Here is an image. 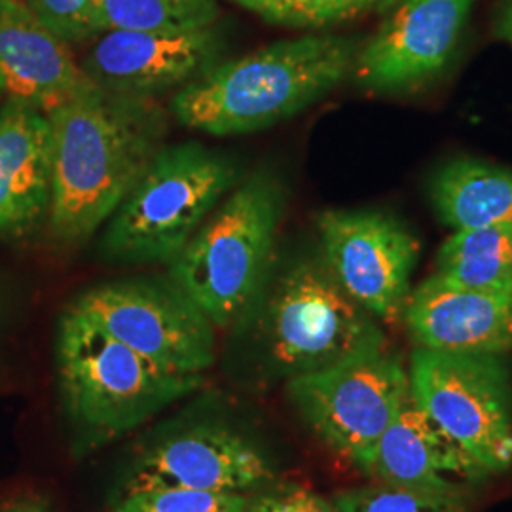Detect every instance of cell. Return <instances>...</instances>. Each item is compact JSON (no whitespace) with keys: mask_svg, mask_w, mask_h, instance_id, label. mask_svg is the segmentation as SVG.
<instances>
[{"mask_svg":"<svg viewBox=\"0 0 512 512\" xmlns=\"http://www.w3.org/2000/svg\"><path fill=\"white\" fill-rule=\"evenodd\" d=\"M46 114L52 128L50 232L63 245H80L109 222L162 148V112L150 99L93 86Z\"/></svg>","mask_w":512,"mask_h":512,"instance_id":"cell-1","label":"cell"},{"mask_svg":"<svg viewBox=\"0 0 512 512\" xmlns=\"http://www.w3.org/2000/svg\"><path fill=\"white\" fill-rule=\"evenodd\" d=\"M359 44L304 35L209 67L173 95L171 114L211 137L272 128L308 109L353 73Z\"/></svg>","mask_w":512,"mask_h":512,"instance_id":"cell-2","label":"cell"},{"mask_svg":"<svg viewBox=\"0 0 512 512\" xmlns=\"http://www.w3.org/2000/svg\"><path fill=\"white\" fill-rule=\"evenodd\" d=\"M283 217V190L258 173L236 184L169 262V279L217 330L247 321L266 293Z\"/></svg>","mask_w":512,"mask_h":512,"instance_id":"cell-3","label":"cell"},{"mask_svg":"<svg viewBox=\"0 0 512 512\" xmlns=\"http://www.w3.org/2000/svg\"><path fill=\"white\" fill-rule=\"evenodd\" d=\"M55 355L65 410L88 446L126 435L203 385V374L152 365L73 304L59 321Z\"/></svg>","mask_w":512,"mask_h":512,"instance_id":"cell-4","label":"cell"},{"mask_svg":"<svg viewBox=\"0 0 512 512\" xmlns=\"http://www.w3.org/2000/svg\"><path fill=\"white\" fill-rule=\"evenodd\" d=\"M236 164L200 143L162 147L112 213L101 249L120 262H171L238 184Z\"/></svg>","mask_w":512,"mask_h":512,"instance_id":"cell-5","label":"cell"},{"mask_svg":"<svg viewBox=\"0 0 512 512\" xmlns=\"http://www.w3.org/2000/svg\"><path fill=\"white\" fill-rule=\"evenodd\" d=\"M258 310L268 361L285 378L387 344L380 323L340 287L321 253L289 264Z\"/></svg>","mask_w":512,"mask_h":512,"instance_id":"cell-6","label":"cell"},{"mask_svg":"<svg viewBox=\"0 0 512 512\" xmlns=\"http://www.w3.org/2000/svg\"><path fill=\"white\" fill-rule=\"evenodd\" d=\"M410 395L492 475L512 463V374L507 355L416 348Z\"/></svg>","mask_w":512,"mask_h":512,"instance_id":"cell-7","label":"cell"},{"mask_svg":"<svg viewBox=\"0 0 512 512\" xmlns=\"http://www.w3.org/2000/svg\"><path fill=\"white\" fill-rule=\"evenodd\" d=\"M287 395L311 433L353 465L410 397L403 357L384 346L289 378Z\"/></svg>","mask_w":512,"mask_h":512,"instance_id":"cell-8","label":"cell"},{"mask_svg":"<svg viewBox=\"0 0 512 512\" xmlns=\"http://www.w3.org/2000/svg\"><path fill=\"white\" fill-rule=\"evenodd\" d=\"M112 338L173 374H203L217 357L211 321L169 279H122L73 302Z\"/></svg>","mask_w":512,"mask_h":512,"instance_id":"cell-9","label":"cell"},{"mask_svg":"<svg viewBox=\"0 0 512 512\" xmlns=\"http://www.w3.org/2000/svg\"><path fill=\"white\" fill-rule=\"evenodd\" d=\"M325 264L340 287L378 323L403 321L420 241L382 211L327 209L315 219Z\"/></svg>","mask_w":512,"mask_h":512,"instance_id":"cell-10","label":"cell"},{"mask_svg":"<svg viewBox=\"0 0 512 512\" xmlns=\"http://www.w3.org/2000/svg\"><path fill=\"white\" fill-rule=\"evenodd\" d=\"M475 0H399L359 46L353 76L382 95L416 92L435 80L458 50Z\"/></svg>","mask_w":512,"mask_h":512,"instance_id":"cell-11","label":"cell"},{"mask_svg":"<svg viewBox=\"0 0 512 512\" xmlns=\"http://www.w3.org/2000/svg\"><path fill=\"white\" fill-rule=\"evenodd\" d=\"M274 478L270 459L251 440L222 425H196L137 459L124 492L188 488L249 495Z\"/></svg>","mask_w":512,"mask_h":512,"instance_id":"cell-12","label":"cell"},{"mask_svg":"<svg viewBox=\"0 0 512 512\" xmlns=\"http://www.w3.org/2000/svg\"><path fill=\"white\" fill-rule=\"evenodd\" d=\"M217 52L211 27L186 33L107 29L93 38L82 67L105 92L150 99L179 92L215 65Z\"/></svg>","mask_w":512,"mask_h":512,"instance_id":"cell-13","label":"cell"},{"mask_svg":"<svg viewBox=\"0 0 512 512\" xmlns=\"http://www.w3.org/2000/svg\"><path fill=\"white\" fill-rule=\"evenodd\" d=\"M355 467L374 482L461 497H469L492 476L412 395Z\"/></svg>","mask_w":512,"mask_h":512,"instance_id":"cell-14","label":"cell"},{"mask_svg":"<svg viewBox=\"0 0 512 512\" xmlns=\"http://www.w3.org/2000/svg\"><path fill=\"white\" fill-rule=\"evenodd\" d=\"M71 44L23 0H0V93L50 112L92 90Z\"/></svg>","mask_w":512,"mask_h":512,"instance_id":"cell-15","label":"cell"},{"mask_svg":"<svg viewBox=\"0 0 512 512\" xmlns=\"http://www.w3.org/2000/svg\"><path fill=\"white\" fill-rule=\"evenodd\" d=\"M403 321L416 348L492 355L512 351V296L467 289L437 274L412 289Z\"/></svg>","mask_w":512,"mask_h":512,"instance_id":"cell-16","label":"cell"},{"mask_svg":"<svg viewBox=\"0 0 512 512\" xmlns=\"http://www.w3.org/2000/svg\"><path fill=\"white\" fill-rule=\"evenodd\" d=\"M52 202V128L44 110L6 99L0 107V238L29 234Z\"/></svg>","mask_w":512,"mask_h":512,"instance_id":"cell-17","label":"cell"},{"mask_svg":"<svg viewBox=\"0 0 512 512\" xmlns=\"http://www.w3.org/2000/svg\"><path fill=\"white\" fill-rule=\"evenodd\" d=\"M429 198L452 230L512 224V169L478 158H454L431 175Z\"/></svg>","mask_w":512,"mask_h":512,"instance_id":"cell-18","label":"cell"},{"mask_svg":"<svg viewBox=\"0 0 512 512\" xmlns=\"http://www.w3.org/2000/svg\"><path fill=\"white\" fill-rule=\"evenodd\" d=\"M435 266V274L461 287L512 296V224L454 230Z\"/></svg>","mask_w":512,"mask_h":512,"instance_id":"cell-19","label":"cell"},{"mask_svg":"<svg viewBox=\"0 0 512 512\" xmlns=\"http://www.w3.org/2000/svg\"><path fill=\"white\" fill-rule=\"evenodd\" d=\"M107 29L186 33L209 29L219 18L217 0H103Z\"/></svg>","mask_w":512,"mask_h":512,"instance_id":"cell-20","label":"cell"},{"mask_svg":"<svg viewBox=\"0 0 512 512\" xmlns=\"http://www.w3.org/2000/svg\"><path fill=\"white\" fill-rule=\"evenodd\" d=\"M260 19L293 29H323L361 18L391 0H228Z\"/></svg>","mask_w":512,"mask_h":512,"instance_id":"cell-21","label":"cell"},{"mask_svg":"<svg viewBox=\"0 0 512 512\" xmlns=\"http://www.w3.org/2000/svg\"><path fill=\"white\" fill-rule=\"evenodd\" d=\"M338 512H467V497L372 482L330 497Z\"/></svg>","mask_w":512,"mask_h":512,"instance_id":"cell-22","label":"cell"},{"mask_svg":"<svg viewBox=\"0 0 512 512\" xmlns=\"http://www.w3.org/2000/svg\"><path fill=\"white\" fill-rule=\"evenodd\" d=\"M247 495L188 488H145L124 492L112 512H243Z\"/></svg>","mask_w":512,"mask_h":512,"instance_id":"cell-23","label":"cell"},{"mask_svg":"<svg viewBox=\"0 0 512 512\" xmlns=\"http://www.w3.org/2000/svg\"><path fill=\"white\" fill-rule=\"evenodd\" d=\"M55 35L82 44L107 31L103 0H23Z\"/></svg>","mask_w":512,"mask_h":512,"instance_id":"cell-24","label":"cell"},{"mask_svg":"<svg viewBox=\"0 0 512 512\" xmlns=\"http://www.w3.org/2000/svg\"><path fill=\"white\" fill-rule=\"evenodd\" d=\"M243 512H338L332 499L298 484H268L247 495Z\"/></svg>","mask_w":512,"mask_h":512,"instance_id":"cell-25","label":"cell"},{"mask_svg":"<svg viewBox=\"0 0 512 512\" xmlns=\"http://www.w3.org/2000/svg\"><path fill=\"white\" fill-rule=\"evenodd\" d=\"M0 512H52L50 503L40 495H19L8 501Z\"/></svg>","mask_w":512,"mask_h":512,"instance_id":"cell-26","label":"cell"},{"mask_svg":"<svg viewBox=\"0 0 512 512\" xmlns=\"http://www.w3.org/2000/svg\"><path fill=\"white\" fill-rule=\"evenodd\" d=\"M495 37L512 46V0L501 4L499 16L495 19Z\"/></svg>","mask_w":512,"mask_h":512,"instance_id":"cell-27","label":"cell"}]
</instances>
